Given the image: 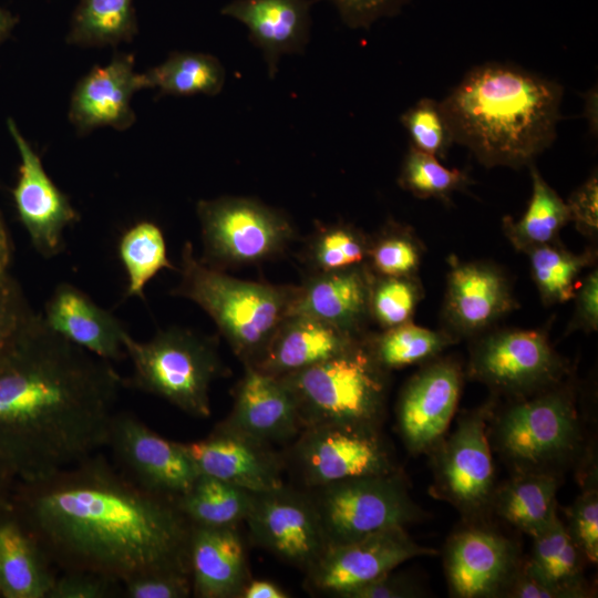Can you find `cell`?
I'll return each instance as SVG.
<instances>
[{
  "label": "cell",
  "mask_w": 598,
  "mask_h": 598,
  "mask_svg": "<svg viewBox=\"0 0 598 598\" xmlns=\"http://www.w3.org/2000/svg\"><path fill=\"white\" fill-rule=\"evenodd\" d=\"M12 509L53 566L121 585L189 573L193 524L176 499L146 491L97 452L45 477L18 480Z\"/></svg>",
  "instance_id": "obj_1"
},
{
  "label": "cell",
  "mask_w": 598,
  "mask_h": 598,
  "mask_svg": "<svg viewBox=\"0 0 598 598\" xmlns=\"http://www.w3.org/2000/svg\"><path fill=\"white\" fill-rule=\"evenodd\" d=\"M123 386L112 362L37 312L0 349V457L18 480L32 481L99 452Z\"/></svg>",
  "instance_id": "obj_2"
},
{
  "label": "cell",
  "mask_w": 598,
  "mask_h": 598,
  "mask_svg": "<svg viewBox=\"0 0 598 598\" xmlns=\"http://www.w3.org/2000/svg\"><path fill=\"white\" fill-rule=\"evenodd\" d=\"M563 87L517 66L471 70L440 102L453 141L485 166L530 165L556 137Z\"/></svg>",
  "instance_id": "obj_3"
},
{
  "label": "cell",
  "mask_w": 598,
  "mask_h": 598,
  "mask_svg": "<svg viewBox=\"0 0 598 598\" xmlns=\"http://www.w3.org/2000/svg\"><path fill=\"white\" fill-rule=\"evenodd\" d=\"M178 272L179 282L172 295L199 306L236 355L252 365L287 317L296 287L234 278L204 264L189 241L183 246Z\"/></svg>",
  "instance_id": "obj_4"
},
{
  "label": "cell",
  "mask_w": 598,
  "mask_h": 598,
  "mask_svg": "<svg viewBox=\"0 0 598 598\" xmlns=\"http://www.w3.org/2000/svg\"><path fill=\"white\" fill-rule=\"evenodd\" d=\"M278 378L293 395L302 429L321 423L379 429L382 422L388 371L365 337L333 358Z\"/></svg>",
  "instance_id": "obj_5"
},
{
  "label": "cell",
  "mask_w": 598,
  "mask_h": 598,
  "mask_svg": "<svg viewBox=\"0 0 598 598\" xmlns=\"http://www.w3.org/2000/svg\"><path fill=\"white\" fill-rule=\"evenodd\" d=\"M123 344L133 368L124 385L156 395L190 416L210 415V385L224 371L212 339L171 327L144 342L125 332Z\"/></svg>",
  "instance_id": "obj_6"
},
{
  "label": "cell",
  "mask_w": 598,
  "mask_h": 598,
  "mask_svg": "<svg viewBox=\"0 0 598 598\" xmlns=\"http://www.w3.org/2000/svg\"><path fill=\"white\" fill-rule=\"evenodd\" d=\"M491 445L515 473L557 474L582 441L573 392L556 384L516 399L489 422Z\"/></svg>",
  "instance_id": "obj_7"
},
{
  "label": "cell",
  "mask_w": 598,
  "mask_h": 598,
  "mask_svg": "<svg viewBox=\"0 0 598 598\" xmlns=\"http://www.w3.org/2000/svg\"><path fill=\"white\" fill-rule=\"evenodd\" d=\"M311 497L328 546L405 527L424 513L412 501L404 476L394 471L313 488Z\"/></svg>",
  "instance_id": "obj_8"
},
{
  "label": "cell",
  "mask_w": 598,
  "mask_h": 598,
  "mask_svg": "<svg viewBox=\"0 0 598 598\" xmlns=\"http://www.w3.org/2000/svg\"><path fill=\"white\" fill-rule=\"evenodd\" d=\"M204 256L216 269L264 261L282 252L293 237L289 219L248 197L202 199L196 206Z\"/></svg>",
  "instance_id": "obj_9"
},
{
  "label": "cell",
  "mask_w": 598,
  "mask_h": 598,
  "mask_svg": "<svg viewBox=\"0 0 598 598\" xmlns=\"http://www.w3.org/2000/svg\"><path fill=\"white\" fill-rule=\"evenodd\" d=\"M494 402L464 412L452 433L430 452L433 464V497L448 502L474 517L492 505L495 468L489 441Z\"/></svg>",
  "instance_id": "obj_10"
},
{
  "label": "cell",
  "mask_w": 598,
  "mask_h": 598,
  "mask_svg": "<svg viewBox=\"0 0 598 598\" xmlns=\"http://www.w3.org/2000/svg\"><path fill=\"white\" fill-rule=\"evenodd\" d=\"M567 370L540 330L488 333L475 343L468 363L473 379L516 399L559 384Z\"/></svg>",
  "instance_id": "obj_11"
},
{
  "label": "cell",
  "mask_w": 598,
  "mask_h": 598,
  "mask_svg": "<svg viewBox=\"0 0 598 598\" xmlns=\"http://www.w3.org/2000/svg\"><path fill=\"white\" fill-rule=\"evenodd\" d=\"M293 460L310 488L334 482L398 471L379 429L321 423L301 430Z\"/></svg>",
  "instance_id": "obj_12"
},
{
  "label": "cell",
  "mask_w": 598,
  "mask_h": 598,
  "mask_svg": "<svg viewBox=\"0 0 598 598\" xmlns=\"http://www.w3.org/2000/svg\"><path fill=\"white\" fill-rule=\"evenodd\" d=\"M106 446L117 468L142 488L177 499L199 475L183 443L168 441L131 412H115Z\"/></svg>",
  "instance_id": "obj_13"
},
{
  "label": "cell",
  "mask_w": 598,
  "mask_h": 598,
  "mask_svg": "<svg viewBox=\"0 0 598 598\" xmlns=\"http://www.w3.org/2000/svg\"><path fill=\"white\" fill-rule=\"evenodd\" d=\"M436 555V550L414 542L405 527H391L362 538L328 546L307 574L310 589L343 597L388 574L402 563Z\"/></svg>",
  "instance_id": "obj_14"
},
{
  "label": "cell",
  "mask_w": 598,
  "mask_h": 598,
  "mask_svg": "<svg viewBox=\"0 0 598 598\" xmlns=\"http://www.w3.org/2000/svg\"><path fill=\"white\" fill-rule=\"evenodd\" d=\"M252 540L308 571L328 544L310 495L287 488L255 493L246 517Z\"/></svg>",
  "instance_id": "obj_15"
},
{
  "label": "cell",
  "mask_w": 598,
  "mask_h": 598,
  "mask_svg": "<svg viewBox=\"0 0 598 598\" xmlns=\"http://www.w3.org/2000/svg\"><path fill=\"white\" fill-rule=\"evenodd\" d=\"M462 385V368L451 358L426 362L408 381L398 403V426L410 452L430 453L444 437Z\"/></svg>",
  "instance_id": "obj_16"
},
{
  "label": "cell",
  "mask_w": 598,
  "mask_h": 598,
  "mask_svg": "<svg viewBox=\"0 0 598 598\" xmlns=\"http://www.w3.org/2000/svg\"><path fill=\"white\" fill-rule=\"evenodd\" d=\"M8 130L16 142L21 163L12 190L18 216L34 249L44 258L64 250V229L80 219L70 199L51 181L40 156L9 118Z\"/></svg>",
  "instance_id": "obj_17"
},
{
  "label": "cell",
  "mask_w": 598,
  "mask_h": 598,
  "mask_svg": "<svg viewBox=\"0 0 598 598\" xmlns=\"http://www.w3.org/2000/svg\"><path fill=\"white\" fill-rule=\"evenodd\" d=\"M520 565L515 543L487 527L463 528L446 544L445 573L455 597L501 596Z\"/></svg>",
  "instance_id": "obj_18"
},
{
  "label": "cell",
  "mask_w": 598,
  "mask_h": 598,
  "mask_svg": "<svg viewBox=\"0 0 598 598\" xmlns=\"http://www.w3.org/2000/svg\"><path fill=\"white\" fill-rule=\"evenodd\" d=\"M448 265L443 318L455 339L486 330L516 307L508 279L496 266L455 256Z\"/></svg>",
  "instance_id": "obj_19"
},
{
  "label": "cell",
  "mask_w": 598,
  "mask_h": 598,
  "mask_svg": "<svg viewBox=\"0 0 598 598\" xmlns=\"http://www.w3.org/2000/svg\"><path fill=\"white\" fill-rule=\"evenodd\" d=\"M199 474L254 493L283 486L281 460L268 444L252 440L224 423L205 439L183 443Z\"/></svg>",
  "instance_id": "obj_20"
},
{
  "label": "cell",
  "mask_w": 598,
  "mask_h": 598,
  "mask_svg": "<svg viewBox=\"0 0 598 598\" xmlns=\"http://www.w3.org/2000/svg\"><path fill=\"white\" fill-rule=\"evenodd\" d=\"M148 87L145 74L134 71L132 53H116L104 65H94L75 85L69 118L79 134L100 126L123 131L135 122L132 95Z\"/></svg>",
  "instance_id": "obj_21"
},
{
  "label": "cell",
  "mask_w": 598,
  "mask_h": 598,
  "mask_svg": "<svg viewBox=\"0 0 598 598\" xmlns=\"http://www.w3.org/2000/svg\"><path fill=\"white\" fill-rule=\"evenodd\" d=\"M221 423L268 445L287 441L302 430L296 401L287 384L251 365H246L233 410Z\"/></svg>",
  "instance_id": "obj_22"
},
{
  "label": "cell",
  "mask_w": 598,
  "mask_h": 598,
  "mask_svg": "<svg viewBox=\"0 0 598 598\" xmlns=\"http://www.w3.org/2000/svg\"><path fill=\"white\" fill-rule=\"evenodd\" d=\"M313 0H233L220 13L241 22L262 53L274 79L280 58L305 51L311 29Z\"/></svg>",
  "instance_id": "obj_23"
},
{
  "label": "cell",
  "mask_w": 598,
  "mask_h": 598,
  "mask_svg": "<svg viewBox=\"0 0 598 598\" xmlns=\"http://www.w3.org/2000/svg\"><path fill=\"white\" fill-rule=\"evenodd\" d=\"M374 274L368 265L313 274L296 287L288 315H301L362 336L361 326L369 315Z\"/></svg>",
  "instance_id": "obj_24"
},
{
  "label": "cell",
  "mask_w": 598,
  "mask_h": 598,
  "mask_svg": "<svg viewBox=\"0 0 598 598\" xmlns=\"http://www.w3.org/2000/svg\"><path fill=\"white\" fill-rule=\"evenodd\" d=\"M55 333L110 362L126 358L124 324L78 287L59 283L41 312Z\"/></svg>",
  "instance_id": "obj_25"
},
{
  "label": "cell",
  "mask_w": 598,
  "mask_h": 598,
  "mask_svg": "<svg viewBox=\"0 0 598 598\" xmlns=\"http://www.w3.org/2000/svg\"><path fill=\"white\" fill-rule=\"evenodd\" d=\"M364 336L301 315H289L278 326L255 369L282 377L333 358Z\"/></svg>",
  "instance_id": "obj_26"
},
{
  "label": "cell",
  "mask_w": 598,
  "mask_h": 598,
  "mask_svg": "<svg viewBox=\"0 0 598 598\" xmlns=\"http://www.w3.org/2000/svg\"><path fill=\"white\" fill-rule=\"evenodd\" d=\"M189 573L192 594L196 597H240L248 582V570L244 546L235 526L193 525Z\"/></svg>",
  "instance_id": "obj_27"
},
{
  "label": "cell",
  "mask_w": 598,
  "mask_h": 598,
  "mask_svg": "<svg viewBox=\"0 0 598 598\" xmlns=\"http://www.w3.org/2000/svg\"><path fill=\"white\" fill-rule=\"evenodd\" d=\"M32 533L12 509L0 508V597L49 598L56 575Z\"/></svg>",
  "instance_id": "obj_28"
},
{
  "label": "cell",
  "mask_w": 598,
  "mask_h": 598,
  "mask_svg": "<svg viewBox=\"0 0 598 598\" xmlns=\"http://www.w3.org/2000/svg\"><path fill=\"white\" fill-rule=\"evenodd\" d=\"M559 477L553 473L520 472L496 487L492 505L497 515L535 537L557 516Z\"/></svg>",
  "instance_id": "obj_29"
},
{
  "label": "cell",
  "mask_w": 598,
  "mask_h": 598,
  "mask_svg": "<svg viewBox=\"0 0 598 598\" xmlns=\"http://www.w3.org/2000/svg\"><path fill=\"white\" fill-rule=\"evenodd\" d=\"M533 539V554L525 563L527 568L558 590L563 598L586 597L588 590L582 577L585 558L558 515Z\"/></svg>",
  "instance_id": "obj_30"
},
{
  "label": "cell",
  "mask_w": 598,
  "mask_h": 598,
  "mask_svg": "<svg viewBox=\"0 0 598 598\" xmlns=\"http://www.w3.org/2000/svg\"><path fill=\"white\" fill-rule=\"evenodd\" d=\"M532 197L519 220L503 218V229L519 251L556 241L560 229L570 221L567 203L545 182L530 164Z\"/></svg>",
  "instance_id": "obj_31"
},
{
  "label": "cell",
  "mask_w": 598,
  "mask_h": 598,
  "mask_svg": "<svg viewBox=\"0 0 598 598\" xmlns=\"http://www.w3.org/2000/svg\"><path fill=\"white\" fill-rule=\"evenodd\" d=\"M138 31L133 0H79L66 42L79 47H116Z\"/></svg>",
  "instance_id": "obj_32"
},
{
  "label": "cell",
  "mask_w": 598,
  "mask_h": 598,
  "mask_svg": "<svg viewBox=\"0 0 598 598\" xmlns=\"http://www.w3.org/2000/svg\"><path fill=\"white\" fill-rule=\"evenodd\" d=\"M254 495V492L243 487L199 474L176 503L193 525L236 526L246 519Z\"/></svg>",
  "instance_id": "obj_33"
},
{
  "label": "cell",
  "mask_w": 598,
  "mask_h": 598,
  "mask_svg": "<svg viewBox=\"0 0 598 598\" xmlns=\"http://www.w3.org/2000/svg\"><path fill=\"white\" fill-rule=\"evenodd\" d=\"M147 86L157 87L159 95H216L225 84L226 72L220 61L210 54L174 51L157 66L144 73Z\"/></svg>",
  "instance_id": "obj_34"
},
{
  "label": "cell",
  "mask_w": 598,
  "mask_h": 598,
  "mask_svg": "<svg viewBox=\"0 0 598 598\" xmlns=\"http://www.w3.org/2000/svg\"><path fill=\"white\" fill-rule=\"evenodd\" d=\"M365 340L377 362L386 371L426 363L456 341L445 330L426 329L411 321Z\"/></svg>",
  "instance_id": "obj_35"
},
{
  "label": "cell",
  "mask_w": 598,
  "mask_h": 598,
  "mask_svg": "<svg viewBox=\"0 0 598 598\" xmlns=\"http://www.w3.org/2000/svg\"><path fill=\"white\" fill-rule=\"evenodd\" d=\"M525 254L529 257L532 277L546 305L563 303L574 298L575 281L596 257L590 250L574 254L557 241L534 247Z\"/></svg>",
  "instance_id": "obj_36"
},
{
  "label": "cell",
  "mask_w": 598,
  "mask_h": 598,
  "mask_svg": "<svg viewBox=\"0 0 598 598\" xmlns=\"http://www.w3.org/2000/svg\"><path fill=\"white\" fill-rule=\"evenodd\" d=\"M118 255L127 276V297L144 299V288L162 269H174L159 227L147 220L132 226L122 236Z\"/></svg>",
  "instance_id": "obj_37"
},
{
  "label": "cell",
  "mask_w": 598,
  "mask_h": 598,
  "mask_svg": "<svg viewBox=\"0 0 598 598\" xmlns=\"http://www.w3.org/2000/svg\"><path fill=\"white\" fill-rule=\"evenodd\" d=\"M399 184L416 197L447 202L470 184V178L463 171L446 168L435 156L411 146L402 163Z\"/></svg>",
  "instance_id": "obj_38"
},
{
  "label": "cell",
  "mask_w": 598,
  "mask_h": 598,
  "mask_svg": "<svg viewBox=\"0 0 598 598\" xmlns=\"http://www.w3.org/2000/svg\"><path fill=\"white\" fill-rule=\"evenodd\" d=\"M423 251L410 228L391 221L374 239H369L368 267L377 276H416Z\"/></svg>",
  "instance_id": "obj_39"
},
{
  "label": "cell",
  "mask_w": 598,
  "mask_h": 598,
  "mask_svg": "<svg viewBox=\"0 0 598 598\" xmlns=\"http://www.w3.org/2000/svg\"><path fill=\"white\" fill-rule=\"evenodd\" d=\"M369 239L349 225L320 228L312 238L307 256L315 274L341 270L364 264Z\"/></svg>",
  "instance_id": "obj_40"
},
{
  "label": "cell",
  "mask_w": 598,
  "mask_h": 598,
  "mask_svg": "<svg viewBox=\"0 0 598 598\" xmlns=\"http://www.w3.org/2000/svg\"><path fill=\"white\" fill-rule=\"evenodd\" d=\"M423 297L416 276H373L369 315L384 330L410 322Z\"/></svg>",
  "instance_id": "obj_41"
},
{
  "label": "cell",
  "mask_w": 598,
  "mask_h": 598,
  "mask_svg": "<svg viewBox=\"0 0 598 598\" xmlns=\"http://www.w3.org/2000/svg\"><path fill=\"white\" fill-rule=\"evenodd\" d=\"M412 147L435 156L445 157L453 137L441 104L424 97L406 110L401 118Z\"/></svg>",
  "instance_id": "obj_42"
},
{
  "label": "cell",
  "mask_w": 598,
  "mask_h": 598,
  "mask_svg": "<svg viewBox=\"0 0 598 598\" xmlns=\"http://www.w3.org/2000/svg\"><path fill=\"white\" fill-rule=\"evenodd\" d=\"M565 525L584 558L596 564L598 560V492L596 478L585 482L581 494L566 511Z\"/></svg>",
  "instance_id": "obj_43"
},
{
  "label": "cell",
  "mask_w": 598,
  "mask_h": 598,
  "mask_svg": "<svg viewBox=\"0 0 598 598\" xmlns=\"http://www.w3.org/2000/svg\"><path fill=\"white\" fill-rule=\"evenodd\" d=\"M19 283L7 272L0 277V349L8 344L33 318Z\"/></svg>",
  "instance_id": "obj_44"
},
{
  "label": "cell",
  "mask_w": 598,
  "mask_h": 598,
  "mask_svg": "<svg viewBox=\"0 0 598 598\" xmlns=\"http://www.w3.org/2000/svg\"><path fill=\"white\" fill-rule=\"evenodd\" d=\"M122 590L128 598H185L192 594V581L187 574L157 571L124 581Z\"/></svg>",
  "instance_id": "obj_45"
},
{
  "label": "cell",
  "mask_w": 598,
  "mask_h": 598,
  "mask_svg": "<svg viewBox=\"0 0 598 598\" xmlns=\"http://www.w3.org/2000/svg\"><path fill=\"white\" fill-rule=\"evenodd\" d=\"M120 592L122 585L113 579L85 570H65L56 576L49 598H110Z\"/></svg>",
  "instance_id": "obj_46"
},
{
  "label": "cell",
  "mask_w": 598,
  "mask_h": 598,
  "mask_svg": "<svg viewBox=\"0 0 598 598\" xmlns=\"http://www.w3.org/2000/svg\"><path fill=\"white\" fill-rule=\"evenodd\" d=\"M323 1V0H313ZM351 29H369L380 19L398 14L411 0H326Z\"/></svg>",
  "instance_id": "obj_47"
},
{
  "label": "cell",
  "mask_w": 598,
  "mask_h": 598,
  "mask_svg": "<svg viewBox=\"0 0 598 598\" xmlns=\"http://www.w3.org/2000/svg\"><path fill=\"white\" fill-rule=\"evenodd\" d=\"M567 206L570 220L584 235L594 236L598 230V178L592 174L569 197Z\"/></svg>",
  "instance_id": "obj_48"
},
{
  "label": "cell",
  "mask_w": 598,
  "mask_h": 598,
  "mask_svg": "<svg viewBox=\"0 0 598 598\" xmlns=\"http://www.w3.org/2000/svg\"><path fill=\"white\" fill-rule=\"evenodd\" d=\"M423 594L421 587L411 578L391 570L349 592L346 598H411Z\"/></svg>",
  "instance_id": "obj_49"
},
{
  "label": "cell",
  "mask_w": 598,
  "mask_h": 598,
  "mask_svg": "<svg viewBox=\"0 0 598 598\" xmlns=\"http://www.w3.org/2000/svg\"><path fill=\"white\" fill-rule=\"evenodd\" d=\"M576 309L568 332L596 331L598 328V274L590 271L574 295Z\"/></svg>",
  "instance_id": "obj_50"
},
{
  "label": "cell",
  "mask_w": 598,
  "mask_h": 598,
  "mask_svg": "<svg viewBox=\"0 0 598 598\" xmlns=\"http://www.w3.org/2000/svg\"><path fill=\"white\" fill-rule=\"evenodd\" d=\"M241 598H286L288 595L274 582L251 580L245 586Z\"/></svg>",
  "instance_id": "obj_51"
},
{
  "label": "cell",
  "mask_w": 598,
  "mask_h": 598,
  "mask_svg": "<svg viewBox=\"0 0 598 598\" xmlns=\"http://www.w3.org/2000/svg\"><path fill=\"white\" fill-rule=\"evenodd\" d=\"M17 481L12 470L0 457V508L10 505Z\"/></svg>",
  "instance_id": "obj_52"
},
{
  "label": "cell",
  "mask_w": 598,
  "mask_h": 598,
  "mask_svg": "<svg viewBox=\"0 0 598 598\" xmlns=\"http://www.w3.org/2000/svg\"><path fill=\"white\" fill-rule=\"evenodd\" d=\"M11 259V244L4 223L0 216V277L8 272Z\"/></svg>",
  "instance_id": "obj_53"
},
{
  "label": "cell",
  "mask_w": 598,
  "mask_h": 598,
  "mask_svg": "<svg viewBox=\"0 0 598 598\" xmlns=\"http://www.w3.org/2000/svg\"><path fill=\"white\" fill-rule=\"evenodd\" d=\"M17 23L18 18L10 11L0 7V43L10 35Z\"/></svg>",
  "instance_id": "obj_54"
}]
</instances>
